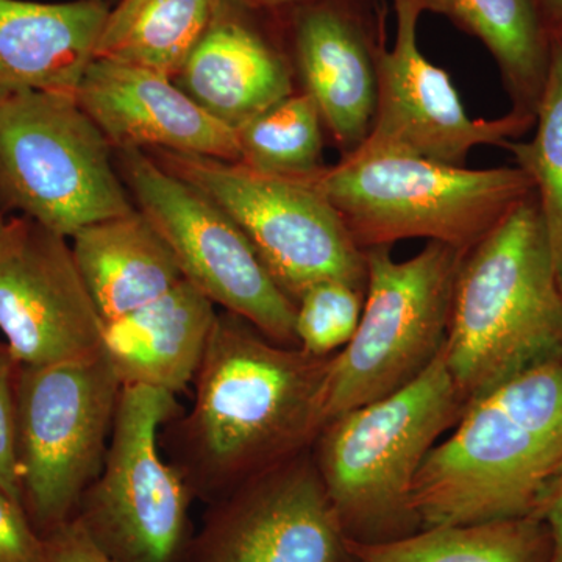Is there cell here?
<instances>
[{
    "mask_svg": "<svg viewBox=\"0 0 562 562\" xmlns=\"http://www.w3.org/2000/svg\"><path fill=\"white\" fill-rule=\"evenodd\" d=\"M331 358L279 346L243 317L217 313L190 412L166 424L172 464L194 498L217 501L312 450L327 424Z\"/></svg>",
    "mask_w": 562,
    "mask_h": 562,
    "instance_id": "obj_1",
    "label": "cell"
},
{
    "mask_svg": "<svg viewBox=\"0 0 562 562\" xmlns=\"http://www.w3.org/2000/svg\"><path fill=\"white\" fill-rule=\"evenodd\" d=\"M562 462V360L519 373L465 405L422 462V528L532 516Z\"/></svg>",
    "mask_w": 562,
    "mask_h": 562,
    "instance_id": "obj_2",
    "label": "cell"
},
{
    "mask_svg": "<svg viewBox=\"0 0 562 562\" xmlns=\"http://www.w3.org/2000/svg\"><path fill=\"white\" fill-rule=\"evenodd\" d=\"M442 351L465 405L562 360V286L535 192L462 255Z\"/></svg>",
    "mask_w": 562,
    "mask_h": 562,
    "instance_id": "obj_3",
    "label": "cell"
},
{
    "mask_svg": "<svg viewBox=\"0 0 562 562\" xmlns=\"http://www.w3.org/2000/svg\"><path fill=\"white\" fill-rule=\"evenodd\" d=\"M464 408L441 350L402 390L325 424L313 457L347 538L382 542L420 530L414 480Z\"/></svg>",
    "mask_w": 562,
    "mask_h": 562,
    "instance_id": "obj_4",
    "label": "cell"
},
{
    "mask_svg": "<svg viewBox=\"0 0 562 562\" xmlns=\"http://www.w3.org/2000/svg\"><path fill=\"white\" fill-rule=\"evenodd\" d=\"M308 181L362 250L417 238L469 250L535 192L517 166L469 169L401 154H355Z\"/></svg>",
    "mask_w": 562,
    "mask_h": 562,
    "instance_id": "obj_5",
    "label": "cell"
},
{
    "mask_svg": "<svg viewBox=\"0 0 562 562\" xmlns=\"http://www.w3.org/2000/svg\"><path fill=\"white\" fill-rule=\"evenodd\" d=\"M114 149L76 94L32 91L0 103V213L20 210L72 238L135 203Z\"/></svg>",
    "mask_w": 562,
    "mask_h": 562,
    "instance_id": "obj_6",
    "label": "cell"
},
{
    "mask_svg": "<svg viewBox=\"0 0 562 562\" xmlns=\"http://www.w3.org/2000/svg\"><path fill=\"white\" fill-rule=\"evenodd\" d=\"M391 249L364 250V306L357 331L331 358L327 422L402 390L446 342L454 277L464 251L428 241L409 260L397 261Z\"/></svg>",
    "mask_w": 562,
    "mask_h": 562,
    "instance_id": "obj_7",
    "label": "cell"
},
{
    "mask_svg": "<svg viewBox=\"0 0 562 562\" xmlns=\"http://www.w3.org/2000/svg\"><path fill=\"white\" fill-rule=\"evenodd\" d=\"M122 384L105 353L20 366L16 449L22 502L41 536L68 522L102 471Z\"/></svg>",
    "mask_w": 562,
    "mask_h": 562,
    "instance_id": "obj_8",
    "label": "cell"
},
{
    "mask_svg": "<svg viewBox=\"0 0 562 562\" xmlns=\"http://www.w3.org/2000/svg\"><path fill=\"white\" fill-rule=\"evenodd\" d=\"M166 171L209 195L238 224L266 271L292 302L321 281L366 290L364 250L335 206L308 180L284 179L241 162L149 150Z\"/></svg>",
    "mask_w": 562,
    "mask_h": 562,
    "instance_id": "obj_9",
    "label": "cell"
},
{
    "mask_svg": "<svg viewBox=\"0 0 562 562\" xmlns=\"http://www.w3.org/2000/svg\"><path fill=\"white\" fill-rule=\"evenodd\" d=\"M172 392L122 386L102 471L74 517L117 562H187L192 492L162 460L161 428L179 416Z\"/></svg>",
    "mask_w": 562,
    "mask_h": 562,
    "instance_id": "obj_10",
    "label": "cell"
},
{
    "mask_svg": "<svg viewBox=\"0 0 562 562\" xmlns=\"http://www.w3.org/2000/svg\"><path fill=\"white\" fill-rule=\"evenodd\" d=\"M136 209L171 247L184 280L272 342L299 347L295 303L277 286L235 221L146 150H114Z\"/></svg>",
    "mask_w": 562,
    "mask_h": 562,
    "instance_id": "obj_11",
    "label": "cell"
},
{
    "mask_svg": "<svg viewBox=\"0 0 562 562\" xmlns=\"http://www.w3.org/2000/svg\"><path fill=\"white\" fill-rule=\"evenodd\" d=\"M312 450L210 503L187 562H353Z\"/></svg>",
    "mask_w": 562,
    "mask_h": 562,
    "instance_id": "obj_12",
    "label": "cell"
},
{
    "mask_svg": "<svg viewBox=\"0 0 562 562\" xmlns=\"http://www.w3.org/2000/svg\"><path fill=\"white\" fill-rule=\"evenodd\" d=\"M297 90L316 103L342 158L372 132L387 49L384 0H306L276 11Z\"/></svg>",
    "mask_w": 562,
    "mask_h": 562,
    "instance_id": "obj_13",
    "label": "cell"
},
{
    "mask_svg": "<svg viewBox=\"0 0 562 562\" xmlns=\"http://www.w3.org/2000/svg\"><path fill=\"white\" fill-rule=\"evenodd\" d=\"M392 7L394 46L380 60L375 120L357 154L412 155L464 166L475 147H503L535 127V116L514 111L495 120L469 116L449 72L420 52V11L409 0H392Z\"/></svg>",
    "mask_w": 562,
    "mask_h": 562,
    "instance_id": "obj_14",
    "label": "cell"
},
{
    "mask_svg": "<svg viewBox=\"0 0 562 562\" xmlns=\"http://www.w3.org/2000/svg\"><path fill=\"white\" fill-rule=\"evenodd\" d=\"M0 331L21 366H50L101 353L103 322L68 238L14 217L0 249Z\"/></svg>",
    "mask_w": 562,
    "mask_h": 562,
    "instance_id": "obj_15",
    "label": "cell"
},
{
    "mask_svg": "<svg viewBox=\"0 0 562 562\" xmlns=\"http://www.w3.org/2000/svg\"><path fill=\"white\" fill-rule=\"evenodd\" d=\"M76 99L114 150H171L241 161L238 133L210 116L165 74L94 58Z\"/></svg>",
    "mask_w": 562,
    "mask_h": 562,
    "instance_id": "obj_16",
    "label": "cell"
},
{
    "mask_svg": "<svg viewBox=\"0 0 562 562\" xmlns=\"http://www.w3.org/2000/svg\"><path fill=\"white\" fill-rule=\"evenodd\" d=\"M173 81L233 131L297 91L276 11L233 0H221Z\"/></svg>",
    "mask_w": 562,
    "mask_h": 562,
    "instance_id": "obj_17",
    "label": "cell"
},
{
    "mask_svg": "<svg viewBox=\"0 0 562 562\" xmlns=\"http://www.w3.org/2000/svg\"><path fill=\"white\" fill-rule=\"evenodd\" d=\"M110 7L0 0V103L32 91L76 94Z\"/></svg>",
    "mask_w": 562,
    "mask_h": 562,
    "instance_id": "obj_18",
    "label": "cell"
},
{
    "mask_svg": "<svg viewBox=\"0 0 562 562\" xmlns=\"http://www.w3.org/2000/svg\"><path fill=\"white\" fill-rule=\"evenodd\" d=\"M216 305L190 281L105 324L102 351L122 386L179 394L194 380L216 322Z\"/></svg>",
    "mask_w": 562,
    "mask_h": 562,
    "instance_id": "obj_19",
    "label": "cell"
},
{
    "mask_svg": "<svg viewBox=\"0 0 562 562\" xmlns=\"http://www.w3.org/2000/svg\"><path fill=\"white\" fill-rule=\"evenodd\" d=\"M70 249L105 324L149 305L184 280L171 247L138 209L81 228Z\"/></svg>",
    "mask_w": 562,
    "mask_h": 562,
    "instance_id": "obj_20",
    "label": "cell"
},
{
    "mask_svg": "<svg viewBox=\"0 0 562 562\" xmlns=\"http://www.w3.org/2000/svg\"><path fill=\"white\" fill-rule=\"evenodd\" d=\"M479 40L501 72L514 113L535 116L550 65L549 32L535 0H409Z\"/></svg>",
    "mask_w": 562,
    "mask_h": 562,
    "instance_id": "obj_21",
    "label": "cell"
},
{
    "mask_svg": "<svg viewBox=\"0 0 562 562\" xmlns=\"http://www.w3.org/2000/svg\"><path fill=\"white\" fill-rule=\"evenodd\" d=\"M220 5L221 0H116L103 21L94 58L173 79Z\"/></svg>",
    "mask_w": 562,
    "mask_h": 562,
    "instance_id": "obj_22",
    "label": "cell"
},
{
    "mask_svg": "<svg viewBox=\"0 0 562 562\" xmlns=\"http://www.w3.org/2000/svg\"><path fill=\"white\" fill-rule=\"evenodd\" d=\"M353 562H547L550 532L536 516L422 528L382 542L347 539Z\"/></svg>",
    "mask_w": 562,
    "mask_h": 562,
    "instance_id": "obj_23",
    "label": "cell"
},
{
    "mask_svg": "<svg viewBox=\"0 0 562 562\" xmlns=\"http://www.w3.org/2000/svg\"><path fill=\"white\" fill-rule=\"evenodd\" d=\"M241 165L284 179L308 180L325 168V125L306 92L297 90L244 124Z\"/></svg>",
    "mask_w": 562,
    "mask_h": 562,
    "instance_id": "obj_24",
    "label": "cell"
},
{
    "mask_svg": "<svg viewBox=\"0 0 562 562\" xmlns=\"http://www.w3.org/2000/svg\"><path fill=\"white\" fill-rule=\"evenodd\" d=\"M550 43V65L535 113V135L508 140V150L532 181L562 286V38Z\"/></svg>",
    "mask_w": 562,
    "mask_h": 562,
    "instance_id": "obj_25",
    "label": "cell"
},
{
    "mask_svg": "<svg viewBox=\"0 0 562 562\" xmlns=\"http://www.w3.org/2000/svg\"><path fill=\"white\" fill-rule=\"evenodd\" d=\"M366 290L347 281L313 284L295 302L299 347L316 357H330L350 341L360 324Z\"/></svg>",
    "mask_w": 562,
    "mask_h": 562,
    "instance_id": "obj_26",
    "label": "cell"
},
{
    "mask_svg": "<svg viewBox=\"0 0 562 562\" xmlns=\"http://www.w3.org/2000/svg\"><path fill=\"white\" fill-rule=\"evenodd\" d=\"M20 366L9 346L0 342V487L24 506L16 449V382Z\"/></svg>",
    "mask_w": 562,
    "mask_h": 562,
    "instance_id": "obj_27",
    "label": "cell"
},
{
    "mask_svg": "<svg viewBox=\"0 0 562 562\" xmlns=\"http://www.w3.org/2000/svg\"><path fill=\"white\" fill-rule=\"evenodd\" d=\"M0 562H47L44 539L24 506L0 487Z\"/></svg>",
    "mask_w": 562,
    "mask_h": 562,
    "instance_id": "obj_28",
    "label": "cell"
},
{
    "mask_svg": "<svg viewBox=\"0 0 562 562\" xmlns=\"http://www.w3.org/2000/svg\"><path fill=\"white\" fill-rule=\"evenodd\" d=\"M47 562H117L91 538L77 517L43 536Z\"/></svg>",
    "mask_w": 562,
    "mask_h": 562,
    "instance_id": "obj_29",
    "label": "cell"
},
{
    "mask_svg": "<svg viewBox=\"0 0 562 562\" xmlns=\"http://www.w3.org/2000/svg\"><path fill=\"white\" fill-rule=\"evenodd\" d=\"M532 516L539 517L550 532V557L547 562H562V479L547 487Z\"/></svg>",
    "mask_w": 562,
    "mask_h": 562,
    "instance_id": "obj_30",
    "label": "cell"
},
{
    "mask_svg": "<svg viewBox=\"0 0 562 562\" xmlns=\"http://www.w3.org/2000/svg\"><path fill=\"white\" fill-rule=\"evenodd\" d=\"M550 38H562V0H535Z\"/></svg>",
    "mask_w": 562,
    "mask_h": 562,
    "instance_id": "obj_31",
    "label": "cell"
},
{
    "mask_svg": "<svg viewBox=\"0 0 562 562\" xmlns=\"http://www.w3.org/2000/svg\"><path fill=\"white\" fill-rule=\"evenodd\" d=\"M233 2L243 3V5L250 7V9L280 11L291 9V7L306 2V0H233Z\"/></svg>",
    "mask_w": 562,
    "mask_h": 562,
    "instance_id": "obj_32",
    "label": "cell"
},
{
    "mask_svg": "<svg viewBox=\"0 0 562 562\" xmlns=\"http://www.w3.org/2000/svg\"><path fill=\"white\" fill-rule=\"evenodd\" d=\"M14 217L11 220H7L5 214L0 213V249H2L3 244L9 239L11 231H13Z\"/></svg>",
    "mask_w": 562,
    "mask_h": 562,
    "instance_id": "obj_33",
    "label": "cell"
},
{
    "mask_svg": "<svg viewBox=\"0 0 562 562\" xmlns=\"http://www.w3.org/2000/svg\"><path fill=\"white\" fill-rule=\"evenodd\" d=\"M562 479V462L560 465V469H558L557 476H554V480ZM553 480V482H554Z\"/></svg>",
    "mask_w": 562,
    "mask_h": 562,
    "instance_id": "obj_34",
    "label": "cell"
},
{
    "mask_svg": "<svg viewBox=\"0 0 562 562\" xmlns=\"http://www.w3.org/2000/svg\"><path fill=\"white\" fill-rule=\"evenodd\" d=\"M105 2H109V3H110V5H111V2H113V3H114V2H116V0H105Z\"/></svg>",
    "mask_w": 562,
    "mask_h": 562,
    "instance_id": "obj_35",
    "label": "cell"
}]
</instances>
